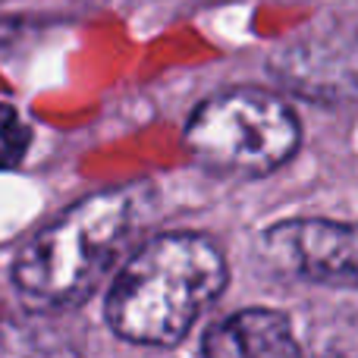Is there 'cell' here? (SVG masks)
<instances>
[{
	"mask_svg": "<svg viewBox=\"0 0 358 358\" xmlns=\"http://www.w3.org/2000/svg\"><path fill=\"white\" fill-rule=\"evenodd\" d=\"M148 182L104 189L76 201L19 252L13 283L31 311L79 305L113 271L151 210Z\"/></svg>",
	"mask_w": 358,
	"mask_h": 358,
	"instance_id": "obj_1",
	"label": "cell"
},
{
	"mask_svg": "<svg viewBox=\"0 0 358 358\" xmlns=\"http://www.w3.org/2000/svg\"><path fill=\"white\" fill-rule=\"evenodd\" d=\"M227 286L220 248L198 233H164L123 264L107 296L117 336L142 346H173Z\"/></svg>",
	"mask_w": 358,
	"mask_h": 358,
	"instance_id": "obj_2",
	"label": "cell"
},
{
	"mask_svg": "<svg viewBox=\"0 0 358 358\" xmlns=\"http://www.w3.org/2000/svg\"><path fill=\"white\" fill-rule=\"evenodd\" d=\"M182 142L185 151L214 173L267 176L292 161L302 126L280 94L229 88L192 110Z\"/></svg>",
	"mask_w": 358,
	"mask_h": 358,
	"instance_id": "obj_3",
	"label": "cell"
},
{
	"mask_svg": "<svg viewBox=\"0 0 358 358\" xmlns=\"http://www.w3.org/2000/svg\"><path fill=\"white\" fill-rule=\"evenodd\" d=\"M261 258L286 277L352 286L358 277L355 229L336 220H286L261 236Z\"/></svg>",
	"mask_w": 358,
	"mask_h": 358,
	"instance_id": "obj_4",
	"label": "cell"
},
{
	"mask_svg": "<svg viewBox=\"0 0 358 358\" xmlns=\"http://www.w3.org/2000/svg\"><path fill=\"white\" fill-rule=\"evenodd\" d=\"M204 358H302L292 327L280 311L245 308L204 334Z\"/></svg>",
	"mask_w": 358,
	"mask_h": 358,
	"instance_id": "obj_5",
	"label": "cell"
},
{
	"mask_svg": "<svg viewBox=\"0 0 358 358\" xmlns=\"http://www.w3.org/2000/svg\"><path fill=\"white\" fill-rule=\"evenodd\" d=\"M0 358H79L69 334L54 324H0Z\"/></svg>",
	"mask_w": 358,
	"mask_h": 358,
	"instance_id": "obj_6",
	"label": "cell"
},
{
	"mask_svg": "<svg viewBox=\"0 0 358 358\" xmlns=\"http://www.w3.org/2000/svg\"><path fill=\"white\" fill-rule=\"evenodd\" d=\"M31 145V129L19 110L6 101H0V170H13L22 164L25 151Z\"/></svg>",
	"mask_w": 358,
	"mask_h": 358,
	"instance_id": "obj_7",
	"label": "cell"
},
{
	"mask_svg": "<svg viewBox=\"0 0 358 358\" xmlns=\"http://www.w3.org/2000/svg\"><path fill=\"white\" fill-rule=\"evenodd\" d=\"M3 38H6V25H0V44H3Z\"/></svg>",
	"mask_w": 358,
	"mask_h": 358,
	"instance_id": "obj_8",
	"label": "cell"
}]
</instances>
